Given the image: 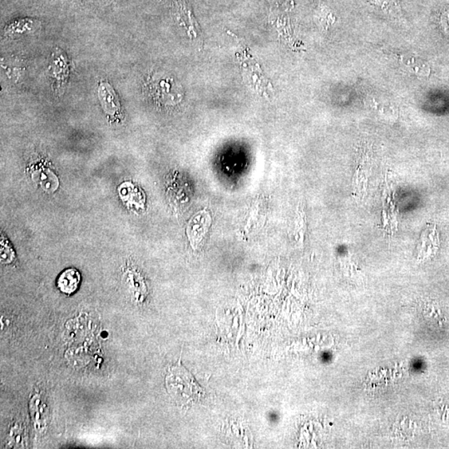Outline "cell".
<instances>
[{"mask_svg": "<svg viewBox=\"0 0 449 449\" xmlns=\"http://www.w3.org/2000/svg\"><path fill=\"white\" fill-rule=\"evenodd\" d=\"M153 98L161 105H175L182 101V88L171 78H157L150 85Z\"/></svg>", "mask_w": 449, "mask_h": 449, "instance_id": "cell-1", "label": "cell"}, {"mask_svg": "<svg viewBox=\"0 0 449 449\" xmlns=\"http://www.w3.org/2000/svg\"><path fill=\"white\" fill-rule=\"evenodd\" d=\"M174 373L169 374L167 382L169 391L172 392V395L176 398L182 397L188 401L192 400V399L194 400L196 397H198V385L193 383L191 376L187 374L186 381L183 384V381L180 380V377L176 371Z\"/></svg>", "mask_w": 449, "mask_h": 449, "instance_id": "cell-2", "label": "cell"}, {"mask_svg": "<svg viewBox=\"0 0 449 449\" xmlns=\"http://www.w3.org/2000/svg\"><path fill=\"white\" fill-rule=\"evenodd\" d=\"M211 224V218L207 212L203 211L194 218L188 224L187 235L189 241L193 248L198 246V244L203 241L206 235L209 227Z\"/></svg>", "mask_w": 449, "mask_h": 449, "instance_id": "cell-3", "label": "cell"}, {"mask_svg": "<svg viewBox=\"0 0 449 449\" xmlns=\"http://www.w3.org/2000/svg\"><path fill=\"white\" fill-rule=\"evenodd\" d=\"M81 275L77 270L67 269L62 271L58 279L57 285L62 293L71 295L75 292L80 286Z\"/></svg>", "mask_w": 449, "mask_h": 449, "instance_id": "cell-4", "label": "cell"}, {"mask_svg": "<svg viewBox=\"0 0 449 449\" xmlns=\"http://www.w3.org/2000/svg\"><path fill=\"white\" fill-rule=\"evenodd\" d=\"M38 25V22L34 19H18L6 27L5 33L9 35L30 33L36 30Z\"/></svg>", "mask_w": 449, "mask_h": 449, "instance_id": "cell-5", "label": "cell"}, {"mask_svg": "<svg viewBox=\"0 0 449 449\" xmlns=\"http://www.w3.org/2000/svg\"><path fill=\"white\" fill-rule=\"evenodd\" d=\"M37 176H34L35 182L39 184L43 189L47 191L54 192L58 187V177L49 171H43L41 173H36Z\"/></svg>", "mask_w": 449, "mask_h": 449, "instance_id": "cell-6", "label": "cell"}, {"mask_svg": "<svg viewBox=\"0 0 449 449\" xmlns=\"http://www.w3.org/2000/svg\"><path fill=\"white\" fill-rule=\"evenodd\" d=\"M440 22L445 32L449 34V12H446V13L442 15Z\"/></svg>", "mask_w": 449, "mask_h": 449, "instance_id": "cell-7", "label": "cell"}]
</instances>
